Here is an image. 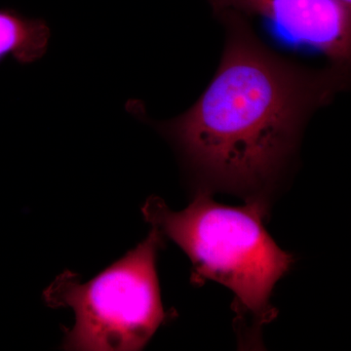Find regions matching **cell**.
Masks as SVG:
<instances>
[{
  "mask_svg": "<svg viewBox=\"0 0 351 351\" xmlns=\"http://www.w3.org/2000/svg\"><path fill=\"white\" fill-rule=\"evenodd\" d=\"M218 16L226 39L216 75L193 107L157 128L214 186L263 198L309 117L348 86V64L306 68L270 49L243 16Z\"/></svg>",
  "mask_w": 351,
  "mask_h": 351,
  "instance_id": "1",
  "label": "cell"
},
{
  "mask_svg": "<svg viewBox=\"0 0 351 351\" xmlns=\"http://www.w3.org/2000/svg\"><path fill=\"white\" fill-rule=\"evenodd\" d=\"M142 212L152 228L189 256L193 283L213 280L226 286L234 293L237 313L251 315L257 325L276 317L270 304L272 290L294 258L263 226L265 198H251L241 207L226 206L201 189L182 211H172L162 198L152 196Z\"/></svg>",
  "mask_w": 351,
  "mask_h": 351,
  "instance_id": "2",
  "label": "cell"
},
{
  "mask_svg": "<svg viewBox=\"0 0 351 351\" xmlns=\"http://www.w3.org/2000/svg\"><path fill=\"white\" fill-rule=\"evenodd\" d=\"M162 235L152 228L144 241L88 282L64 270L43 292L51 308H71L66 350H141L168 318L161 302L156 257Z\"/></svg>",
  "mask_w": 351,
  "mask_h": 351,
  "instance_id": "3",
  "label": "cell"
},
{
  "mask_svg": "<svg viewBox=\"0 0 351 351\" xmlns=\"http://www.w3.org/2000/svg\"><path fill=\"white\" fill-rule=\"evenodd\" d=\"M217 15L232 12L267 21L286 40L308 46L332 63L348 64L350 9L339 0H208Z\"/></svg>",
  "mask_w": 351,
  "mask_h": 351,
  "instance_id": "4",
  "label": "cell"
},
{
  "mask_svg": "<svg viewBox=\"0 0 351 351\" xmlns=\"http://www.w3.org/2000/svg\"><path fill=\"white\" fill-rule=\"evenodd\" d=\"M50 38L45 20L12 8L0 9V64L9 58L21 66L36 63L47 53Z\"/></svg>",
  "mask_w": 351,
  "mask_h": 351,
  "instance_id": "5",
  "label": "cell"
},
{
  "mask_svg": "<svg viewBox=\"0 0 351 351\" xmlns=\"http://www.w3.org/2000/svg\"><path fill=\"white\" fill-rule=\"evenodd\" d=\"M343 6H346V8L351 9V0H339Z\"/></svg>",
  "mask_w": 351,
  "mask_h": 351,
  "instance_id": "6",
  "label": "cell"
}]
</instances>
